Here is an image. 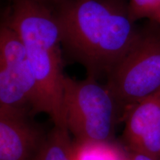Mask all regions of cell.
Listing matches in <instances>:
<instances>
[{
    "label": "cell",
    "instance_id": "obj_6",
    "mask_svg": "<svg viewBox=\"0 0 160 160\" xmlns=\"http://www.w3.org/2000/svg\"><path fill=\"white\" fill-rule=\"evenodd\" d=\"M123 138L128 151L159 160L160 92L128 108Z\"/></svg>",
    "mask_w": 160,
    "mask_h": 160
},
{
    "label": "cell",
    "instance_id": "obj_7",
    "mask_svg": "<svg viewBox=\"0 0 160 160\" xmlns=\"http://www.w3.org/2000/svg\"><path fill=\"white\" fill-rule=\"evenodd\" d=\"M45 137L29 117L0 115V160H35Z\"/></svg>",
    "mask_w": 160,
    "mask_h": 160
},
{
    "label": "cell",
    "instance_id": "obj_4",
    "mask_svg": "<svg viewBox=\"0 0 160 160\" xmlns=\"http://www.w3.org/2000/svg\"><path fill=\"white\" fill-rule=\"evenodd\" d=\"M108 77L107 87L128 108L160 92V36L142 33Z\"/></svg>",
    "mask_w": 160,
    "mask_h": 160
},
{
    "label": "cell",
    "instance_id": "obj_11",
    "mask_svg": "<svg viewBox=\"0 0 160 160\" xmlns=\"http://www.w3.org/2000/svg\"><path fill=\"white\" fill-rule=\"evenodd\" d=\"M128 160H158L151 156L138 152L128 151Z\"/></svg>",
    "mask_w": 160,
    "mask_h": 160
},
{
    "label": "cell",
    "instance_id": "obj_2",
    "mask_svg": "<svg viewBox=\"0 0 160 160\" xmlns=\"http://www.w3.org/2000/svg\"><path fill=\"white\" fill-rule=\"evenodd\" d=\"M4 16L21 40L36 86V113L66 128L62 110L65 76L61 33L52 8L33 0L13 2Z\"/></svg>",
    "mask_w": 160,
    "mask_h": 160
},
{
    "label": "cell",
    "instance_id": "obj_5",
    "mask_svg": "<svg viewBox=\"0 0 160 160\" xmlns=\"http://www.w3.org/2000/svg\"><path fill=\"white\" fill-rule=\"evenodd\" d=\"M36 86L25 48L4 14L0 19V115L36 114Z\"/></svg>",
    "mask_w": 160,
    "mask_h": 160
},
{
    "label": "cell",
    "instance_id": "obj_3",
    "mask_svg": "<svg viewBox=\"0 0 160 160\" xmlns=\"http://www.w3.org/2000/svg\"><path fill=\"white\" fill-rule=\"evenodd\" d=\"M119 104L107 85L88 77L65 76L62 110L65 126L73 141H111Z\"/></svg>",
    "mask_w": 160,
    "mask_h": 160
},
{
    "label": "cell",
    "instance_id": "obj_12",
    "mask_svg": "<svg viewBox=\"0 0 160 160\" xmlns=\"http://www.w3.org/2000/svg\"><path fill=\"white\" fill-rule=\"evenodd\" d=\"M8 1H9L10 2L12 3L13 2L17 1V0H8ZM33 1L44 4V5L50 6V7L52 8V5H56L58 2H59L60 0H33Z\"/></svg>",
    "mask_w": 160,
    "mask_h": 160
},
{
    "label": "cell",
    "instance_id": "obj_1",
    "mask_svg": "<svg viewBox=\"0 0 160 160\" xmlns=\"http://www.w3.org/2000/svg\"><path fill=\"white\" fill-rule=\"evenodd\" d=\"M53 11L62 48L96 79L108 74L142 36L126 0H60Z\"/></svg>",
    "mask_w": 160,
    "mask_h": 160
},
{
    "label": "cell",
    "instance_id": "obj_9",
    "mask_svg": "<svg viewBox=\"0 0 160 160\" xmlns=\"http://www.w3.org/2000/svg\"><path fill=\"white\" fill-rule=\"evenodd\" d=\"M72 145L68 129L54 125L45 135L35 160H73Z\"/></svg>",
    "mask_w": 160,
    "mask_h": 160
},
{
    "label": "cell",
    "instance_id": "obj_13",
    "mask_svg": "<svg viewBox=\"0 0 160 160\" xmlns=\"http://www.w3.org/2000/svg\"><path fill=\"white\" fill-rule=\"evenodd\" d=\"M157 2L158 6H159V11H160V0H157Z\"/></svg>",
    "mask_w": 160,
    "mask_h": 160
},
{
    "label": "cell",
    "instance_id": "obj_14",
    "mask_svg": "<svg viewBox=\"0 0 160 160\" xmlns=\"http://www.w3.org/2000/svg\"><path fill=\"white\" fill-rule=\"evenodd\" d=\"M159 160H160V157H159Z\"/></svg>",
    "mask_w": 160,
    "mask_h": 160
},
{
    "label": "cell",
    "instance_id": "obj_10",
    "mask_svg": "<svg viewBox=\"0 0 160 160\" xmlns=\"http://www.w3.org/2000/svg\"><path fill=\"white\" fill-rule=\"evenodd\" d=\"M129 15L133 22L150 19L160 24V11L157 0H129Z\"/></svg>",
    "mask_w": 160,
    "mask_h": 160
},
{
    "label": "cell",
    "instance_id": "obj_8",
    "mask_svg": "<svg viewBox=\"0 0 160 160\" xmlns=\"http://www.w3.org/2000/svg\"><path fill=\"white\" fill-rule=\"evenodd\" d=\"M73 160H128V151L111 141H73Z\"/></svg>",
    "mask_w": 160,
    "mask_h": 160
}]
</instances>
